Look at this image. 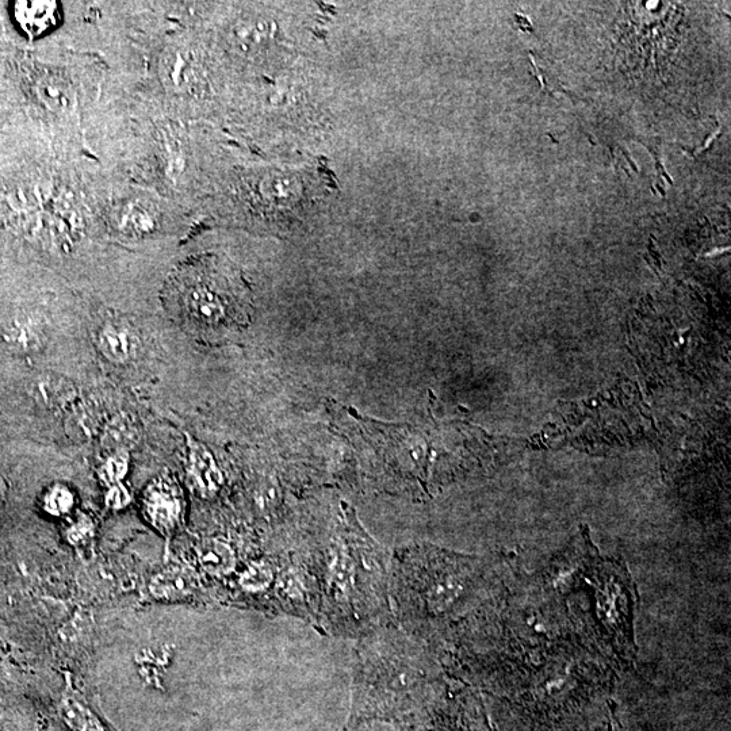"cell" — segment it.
Returning a JSON list of instances; mask_svg holds the SVG:
<instances>
[{"instance_id": "obj_1", "label": "cell", "mask_w": 731, "mask_h": 731, "mask_svg": "<svg viewBox=\"0 0 731 731\" xmlns=\"http://www.w3.org/2000/svg\"><path fill=\"white\" fill-rule=\"evenodd\" d=\"M348 434L357 436V449L367 477L388 492L430 496L436 489L469 472L465 450L476 436L455 423L427 420L419 424H385L350 412Z\"/></svg>"}, {"instance_id": "obj_2", "label": "cell", "mask_w": 731, "mask_h": 731, "mask_svg": "<svg viewBox=\"0 0 731 731\" xmlns=\"http://www.w3.org/2000/svg\"><path fill=\"white\" fill-rule=\"evenodd\" d=\"M342 526L323 557L313 560L321 614L336 633L374 629L390 619L388 558L344 507Z\"/></svg>"}, {"instance_id": "obj_3", "label": "cell", "mask_w": 731, "mask_h": 731, "mask_svg": "<svg viewBox=\"0 0 731 731\" xmlns=\"http://www.w3.org/2000/svg\"><path fill=\"white\" fill-rule=\"evenodd\" d=\"M390 591L398 619L413 631L426 630L461 614L488 591L495 565L430 545L396 554Z\"/></svg>"}, {"instance_id": "obj_4", "label": "cell", "mask_w": 731, "mask_h": 731, "mask_svg": "<svg viewBox=\"0 0 731 731\" xmlns=\"http://www.w3.org/2000/svg\"><path fill=\"white\" fill-rule=\"evenodd\" d=\"M187 287L185 306L191 319L201 327L216 328L227 324L232 315V300L227 283L216 281L214 275H198Z\"/></svg>"}, {"instance_id": "obj_5", "label": "cell", "mask_w": 731, "mask_h": 731, "mask_svg": "<svg viewBox=\"0 0 731 731\" xmlns=\"http://www.w3.org/2000/svg\"><path fill=\"white\" fill-rule=\"evenodd\" d=\"M59 717L67 731H117L71 685L61 698Z\"/></svg>"}, {"instance_id": "obj_6", "label": "cell", "mask_w": 731, "mask_h": 731, "mask_svg": "<svg viewBox=\"0 0 731 731\" xmlns=\"http://www.w3.org/2000/svg\"><path fill=\"white\" fill-rule=\"evenodd\" d=\"M145 511L153 526L163 533H170L181 518V499L170 484L160 482L145 497Z\"/></svg>"}, {"instance_id": "obj_7", "label": "cell", "mask_w": 731, "mask_h": 731, "mask_svg": "<svg viewBox=\"0 0 731 731\" xmlns=\"http://www.w3.org/2000/svg\"><path fill=\"white\" fill-rule=\"evenodd\" d=\"M13 15L26 36L40 37L59 25L60 6L57 2H15Z\"/></svg>"}, {"instance_id": "obj_8", "label": "cell", "mask_w": 731, "mask_h": 731, "mask_svg": "<svg viewBox=\"0 0 731 731\" xmlns=\"http://www.w3.org/2000/svg\"><path fill=\"white\" fill-rule=\"evenodd\" d=\"M197 588V577L186 566H172L156 574L149 584V591L158 599L178 600L190 596Z\"/></svg>"}, {"instance_id": "obj_9", "label": "cell", "mask_w": 731, "mask_h": 731, "mask_svg": "<svg viewBox=\"0 0 731 731\" xmlns=\"http://www.w3.org/2000/svg\"><path fill=\"white\" fill-rule=\"evenodd\" d=\"M33 400L42 408L59 409L74 403L76 389L71 381L60 375L44 374L30 388Z\"/></svg>"}, {"instance_id": "obj_10", "label": "cell", "mask_w": 731, "mask_h": 731, "mask_svg": "<svg viewBox=\"0 0 731 731\" xmlns=\"http://www.w3.org/2000/svg\"><path fill=\"white\" fill-rule=\"evenodd\" d=\"M98 347L109 361L125 363L135 355L136 339L120 325H107L99 332Z\"/></svg>"}, {"instance_id": "obj_11", "label": "cell", "mask_w": 731, "mask_h": 731, "mask_svg": "<svg viewBox=\"0 0 731 731\" xmlns=\"http://www.w3.org/2000/svg\"><path fill=\"white\" fill-rule=\"evenodd\" d=\"M269 181L263 182L269 185V189L262 190L264 195H270L273 201L271 206L275 209L293 210L302 205V183L301 176L293 174H274Z\"/></svg>"}, {"instance_id": "obj_12", "label": "cell", "mask_w": 731, "mask_h": 731, "mask_svg": "<svg viewBox=\"0 0 731 731\" xmlns=\"http://www.w3.org/2000/svg\"><path fill=\"white\" fill-rule=\"evenodd\" d=\"M3 340L11 350L28 354L44 346L45 334L40 325L30 320H15L3 331Z\"/></svg>"}, {"instance_id": "obj_13", "label": "cell", "mask_w": 731, "mask_h": 731, "mask_svg": "<svg viewBox=\"0 0 731 731\" xmlns=\"http://www.w3.org/2000/svg\"><path fill=\"white\" fill-rule=\"evenodd\" d=\"M140 430L137 427L136 420L132 416L118 415L110 420L103 430L102 445L107 449L118 451H125L133 443L139 439Z\"/></svg>"}, {"instance_id": "obj_14", "label": "cell", "mask_w": 731, "mask_h": 731, "mask_svg": "<svg viewBox=\"0 0 731 731\" xmlns=\"http://www.w3.org/2000/svg\"><path fill=\"white\" fill-rule=\"evenodd\" d=\"M199 562L210 574H227L235 566V554L223 542L206 541L198 549Z\"/></svg>"}, {"instance_id": "obj_15", "label": "cell", "mask_w": 731, "mask_h": 731, "mask_svg": "<svg viewBox=\"0 0 731 731\" xmlns=\"http://www.w3.org/2000/svg\"><path fill=\"white\" fill-rule=\"evenodd\" d=\"M99 426L97 409L90 405H83L74 409L68 417L67 428L72 438L88 439L95 434Z\"/></svg>"}, {"instance_id": "obj_16", "label": "cell", "mask_w": 731, "mask_h": 731, "mask_svg": "<svg viewBox=\"0 0 731 731\" xmlns=\"http://www.w3.org/2000/svg\"><path fill=\"white\" fill-rule=\"evenodd\" d=\"M274 570L266 562H256L248 566L240 576L241 587L248 592H262L273 583Z\"/></svg>"}, {"instance_id": "obj_17", "label": "cell", "mask_w": 731, "mask_h": 731, "mask_svg": "<svg viewBox=\"0 0 731 731\" xmlns=\"http://www.w3.org/2000/svg\"><path fill=\"white\" fill-rule=\"evenodd\" d=\"M191 461H193L191 472H193L194 480L198 482V485L202 489H205V491H213V489H216L218 478L216 470H214L212 463H210V459L195 451Z\"/></svg>"}, {"instance_id": "obj_18", "label": "cell", "mask_w": 731, "mask_h": 731, "mask_svg": "<svg viewBox=\"0 0 731 731\" xmlns=\"http://www.w3.org/2000/svg\"><path fill=\"white\" fill-rule=\"evenodd\" d=\"M74 503V495L67 486L63 485L53 486L44 500L45 509L49 514L55 516L68 514L74 507Z\"/></svg>"}, {"instance_id": "obj_19", "label": "cell", "mask_w": 731, "mask_h": 731, "mask_svg": "<svg viewBox=\"0 0 731 731\" xmlns=\"http://www.w3.org/2000/svg\"><path fill=\"white\" fill-rule=\"evenodd\" d=\"M40 93L48 106L64 109L65 106L70 105L67 87L60 79L49 76V78L42 80Z\"/></svg>"}, {"instance_id": "obj_20", "label": "cell", "mask_w": 731, "mask_h": 731, "mask_svg": "<svg viewBox=\"0 0 731 731\" xmlns=\"http://www.w3.org/2000/svg\"><path fill=\"white\" fill-rule=\"evenodd\" d=\"M128 465V457H126L124 451L112 455L107 459L105 465L102 466L101 473H99L102 481L110 486L120 484V481L128 472Z\"/></svg>"}, {"instance_id": "obj_21", "label": "cell", "mask_w": 731, "mask_h": 731, "mask_svg": "<svg viewBox=\"0 0 731 731\" xmlns=\"http://www.w3.org/2000/svg\"><path fill=\"white\" fill-rule=\"evenodd\" d=\"M531 64H533L535 70V78L541 80L542 93H561L566 95L569 94V91H566L565 87H562L560 80H558L556 76L549 74V72H547L545 68H539L538 65L534 63L533 57H531Z\"/></svg>"}, {"instance_id": "obj_22", "label": "cell", "mask_w": 731, "mask_h": 731, "mask_svg": "<svg viewBox=\"0 0 731 731\" xmlns=\"http://www.w3.org/2000/svg\"><path fill=\"white\" fill-rule=\"evenodd\" d=\"M93 530L94 526L90 520L87 518L80 519L68 530V539L74 545H84L88 542V539L93 538Z\"/></svg>"}, {"instance_id": "obj_23", "label": "cell", "mask_w": 731, "mask_h": 731, "mask_svg": "<svg viewBox=\"0 0 731 731\" xmlns=\"http://www.w3.org/2000/svg\"><path fill=\"white\" fill-rule=\"evenodd\" d=\"M130 496L125 486L121 484L110 486V491L106 496V503L110 508L121 509L129 504Z\"/></svg>"}, {"instance_id": "obj_24", "label": "cell", "mask_w": 731, "mask_h": 731, "mask_svg": "<svg viewBox=\"0 0 731 731\" xmlns=\"http://www.w3.org/2000/svg\"><path fill=\"white\" fill-rule=\"evenodd\" d=\"M6 497H7V486L5 480H3L2 477H0V509L3 508V505L6 503Z\"/></svg>"}]
</instances>
